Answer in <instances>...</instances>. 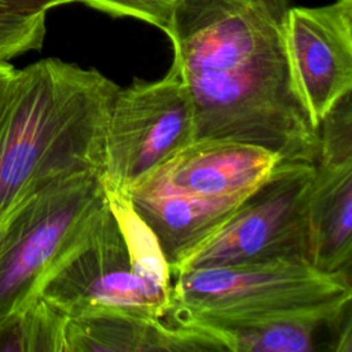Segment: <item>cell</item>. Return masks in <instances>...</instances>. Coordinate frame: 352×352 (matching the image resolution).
Instances as JSON below:
<instances>
[{
    "instance_id": "obj_10",
    "label": "cell",
    "mask_w": 352,
    "mask_h": 352,
    "mask_svg": "<svg viewBox=\"0 0 352 352\" xmlns=\"http://www.w3.org/2000/svg\"><path fill=\"white\" fill-rule=\"evenodd\" d=\"M223 352V340L209 329L165 323L129 314L103 312L67 318L65 352Z\"/></svg>"
},
{
    "instance_id": "obj_7",
    "label": "cell",
    "mask_w": 352,
    "mask_h": 352,
    "mask_svg": "<svg viewBox=\"0 0 352 352\" xmlns=\"http://www.w3.org/2000/svg\"><path fill=\"white\" fill-rule=\"evenodd\" d=\"M38 297L67 318L117 312L161 319L133 276L124 236L107 201Z\"/></svg>"
},
{
    "instance_id": "obj_15",
    "label": "cell",
    "mask_w": 352,
    "mask_h": 352,
    "mask_svg": "<svg viewBox=\"0 0 352 352\" xmlns=\"http://www.w3.org/2000/svg\"><path fill=\"white\" fill-rule=\"evenodd\" d=\"M67 316L37 298L0 331V351L65 352Z\"/></svg>"
},
{
    "instance_id": "obj_2",
    "label": "cell",
    "mask_w": 352,
    "mask_h": 352,
    "mask_svg": "<svg viewBox=\"0 0 352 352\" xmlns=\"http://www.w3.org/2000/svg\"><path fill=\"white\" fill-rule=\"evenodd\" d=\"M118 88L96 69L56 58L16 70L0 120V220L56 182L103 173Z\"/></svg>"
},
{
    "instance_id": "obj_19",
    "label": "cell",
    "mask_w": 352,
    "mask_h": 352,
    "mask_svg": "<svg viewBox=\"0 0 352 352\" xmlns=\"http://www.w3.org/2000/svg\"><path fill=\"white\" fill-rule=\"evenodd\" d=\"M16 69L6 59H0V120L4 113Z\"/></svg>"
},
{
    "instance_id": "obj_6",
    "label": "cell",
    "mask_w": 352,
    "mask_h": 352,
    "mask_svg": "<svg viewBox=\"0 0 352 352\" xmlns=\"http://www.w3.org/2000/svg\"><path fill=\"white\" fill-rule=\"evenodd\" d=\"M314 172V164L280 161L212 238L170 270V276L197 268L307 257V199Z\"/></svg>"
},
{
    "instance_id": "obj_11",
    "label": "cell",
    "mask_w": 352,
    "mask_h": 352,
    "mask_svg": "<svg viewBox=\"0 0 352 352\" xmlns=\"http://www.w3.org/2000/svg\"><path fill=\"white\" fill-rule=\"evenodd\" d=\"M352 256V160L315 164L307 199V258L327 274L346 272Z\"/></svg>"
},
{
    "instance_id": "obj_14",
    "label": "cell",
    "mask_w": 352,
    "mask_h": 352,
    "mask_svg": "<svg viewBox=\"0 0 352 352\" xmlns=\"http://www.w3.org/2000/svg\"><path fill=\"white\" fill-rule=\"evenodd\" d=\"M103 186L109 208L124 236L133 276L160 318L164 319L170 302L172 276L160 242L133 209L128 197L121 190Z\"/></svg>"
},
{
    "instance_id": "obj_12",
    "label": "cell",
    "mask_w": 352,
    "mask_h": 352,
    "mask_svg": "<svg viewBox=\"0 0 352 352\" xmlns=\"http://www.w3.org/2000/svg\"><path fill=\"white\" fill-rule=\"evenodd\" d=\"M125 195L158 239L169 272L212 238L245 199H209L179 194Z\"/></svg>"
},
{
    "instance_id": "obj_16",
    "label": "cell",
    "mask_w": 352,
    "mask_h": 352,
    "mask_svg": "<svg viewBox=\"0 0 352 352\" xmlns=\"http://www.w3.org/2000/svg\"><path fill=\"white\" fill-rule=\"evenodd\" d=\"M113 16H129L168 32L179 0H77Z\"/></svg>"
},
{
    "instance_id": "obj_8",
    "label": "cell",
    "mask_w": 352,
    "mask_h": 352,
    "mask_svg": "<svg viewBox=\"0 0 352 352\" xmlns=\"http://www.w3.org/2000/svg\"><path fill=\"white\" fill-rule=\"evenodd\" d=\"M287 45L300 96L312 124L352 92V0L290 7Z\"/></svg>"
},
{
    "instance_id": "obj_1",
    "label": "cell",
    "mask_w": 352,
    "mask_h": 352,
    "mask_svg": "<svg viewBox=\"0 0 352 352\" xmlns=\"http://www.w3.org/2000/svg\"><path fill=\"white\" fill-rule=\"evenodd\" d=\"M292 0H179L168 32L190 92L195 140L316 164L319 129L297 89L287 45Z\"/></svg>"
},
{
    "instance_id": "obj_13",
    "label": "cell",
    "mask_w": 352,
    "mask_h": 352,
    "mask_svg": "<svg viewBox=\"0 0 352 352\" xmlns=\"http://www.w3.org/2000/svg\"><path fill=\"white\" fill-rule=\"evenodd\" d=\"M349 311L351 307L337 312L294 314L205 329L216 333L228 352H314L318 349L319 329L337 323Z\"/></svg>"
},
{
    "instance_id": "obj_18",
    "label": "cell",
    "mask_w": 352,
    "mask_h": 352,
    "mask_svg": "<svg viewBox=\"0 0 352 352\" xmlns=\"http://www.w3.org/2000/svg\"><path fill=\"white\" fill-rule=\"evenodd\" d=\"M77 0H0V18H40L47 11Z\"/></svg>"
},
{
    "instance_id": "obj_3",
    "label": "cell",
    "mask_w": 352,
    "mask_h": 352,
    "mask_svg": "<svg viewBox=\"0 0 352 352\" xmlns=\"http://www.w3.org/2000/svg\"><path fill=\"white\" fill-rule=\"evenodd\" d=\"M348 272L327 274L307 257L197 268L175 275L168 323L220 327L351 307Z\"/></svg>"
},
{
    "instance_id": "obj_4",
    "label": "cell",
    "mask_w": 352,
    "mask_h": 352,
    "mask_svg": "<svg viewBox=\"0 0 352 352\" xmlns=\"http://www.w3.org/2000/svg\"><path fill=\"white\" fill-rule=\"evenodd\" d=\"M106 201L102 173H82L40 190L0 220V331L38 298Z\"/></svg>"
},
{
    "instance_id": "obj_5",
    "label": "cell",
    "mask_w": 352,
    "mask_h": 352,
    "mask_svg": "<svg viewBox=\"0 0 352 352\" xmlns=\"http://www.w3.org/2000/svg\"><path fill=\"white\" fill-rule=\"evenodd\" d=\"M194 140L191 96L172 60L160 80L133 78L116 92L106 126L103 184L125 191Z\"/></svg>"
},
{
    "instance_id": "obj_9",
    "label": "cell",
    "mask_w": 352,
    "mask_h": 352,
    "mask_svg": "<svg viewBox=\"0 0 352 352\" xmlns=\"http://www.w3.org/2000/svg\"><path fill=\"white\" fill-rule=\"evenodd\" d=\"M282 160L267 148L231 140H194L125 194L246 198Z\"/></svg>"
},
{
    "instance_id": "obj_17",
    "label": "cell",
    "mask_w": 352,
    "mask_h": 352,
    "mask_svg": "<svg viewBox=\"0 0 352 352\" xmlns=\"http://www.w3.org/2000/svg\"><path fill=\"white\" fill-rule=\"evenodd\" d=\"M45 36V16L0 18V59L40 50Z\"/></svg>"
}]
</instances>
